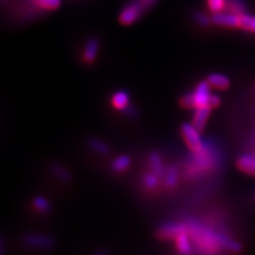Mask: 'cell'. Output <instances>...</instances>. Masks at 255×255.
Returning a JSON list of instances; mask_svg holds the SVG:
<instances>
[{
  "label": "cell",
  "instance_id": "27",
  "mask_svg": "<svg viewBox=\"0 0 255 255\" xmlns=\"http://www.w3.org/2000/svg\"><path fill=\"white\" fill-rule=\"evenodd\" d=\"M3 1H5V0H3Z\"/></svg>",
  "mask_w": 255,
  "mask_h": 255
},
{
  "label": "cell",
  "instance_id": "12",
  "mask_svg": "<svg viewBox=\"0 0 255 255\" xmlns=\"http://www.w3.org/2000/svg\"><path fill=\"white\" fill-rule=\"evenodd\" d=\"M245 31L255 32V16L247 13L239 15V27Z\"/></svg>",
  "mask_w": 255,
  "mask_h": 255
},
{
  "label": "cell",
  "instance_id": "19",
  "mask_svg": "<svg viewBox=\"0 0 255 255\" xmlns=\"http://www.w3.org/2000/svg\"><path fill=\"white\" fill-rule=\"evenodd\" d=\"M228 0H207V5L213 13L222 12L227 9Z\"/></svg>",
  "mask_w": 255,
  "mask_h": 255
},
{
  "label": "cell",
  "instance_id": "4",
  "mask_svg": "<svg viewBox=\"0 0 255 255\" xmlns=\"http://www.w3.org/2000/svg\"><path fill=\"white\" fill-rule=\"evenodd\" d=\"M182 136L184 138L187 147L194 153L199 152L204 147V143L200 136V131H198L191 124H184L181 128Z\"/></svg>",
  "mask_w": 255,
  "mask_h": 255
},
{
  "label": "cell",
  "instance_id": "26",
  "mask_svg": "<svg viewBox=\"0 0 255 255\" xmlns=\"http://www.w3.org/2000/svg\"><path fill=\"white\" fill-rule=\"evenodd\" d=\"M139 1L141 2V4L143 5L145 9H148V7H150L151 5H153L155 3L156 0H139Z\"/></svg>",
  "mask_w": 255,
  "mask_h": 255
},
{
  "label": "cell",
  "instance_id": "6",
  "mask_svg": "<svg viewBox=\"0 0 255 255\" xmlns=\"http://www.w3.org/2000/svg\"><path fill=\"white\" fill-rule=\"evenodd\" d=\"M212 22L217 26L228 27V28H238L239 27V15L231 12H218L213 13Z\"/></svg>",
  "mask_w": 255,
  "mask_h": 255
},
{
  "label": "cell",
  "instance_id": "7",
  "mask_svg": "<svg viewBox=\"0 0 255 255\" xmlns=\"http://www.w3.org/2000/svg\"><path fill=\"white\" fill-rule=\"evenodd\" d=\"M186 231L187 226L183 225V223H167L158 230V236L162 239H174Z\"/></svg>",
  "mask_w": 255,
  "mask_h": 255
},
{
  "label": "cell",
  "instance_id": "22",
  "mask_svg": "<svg viewBox=\"0 0 255 255\" xmlns=\"http://www.w3.org/2000/svg\"><path fill=\"white\" fill-rule=\"evenodd\" d=\"M195 19L199 23V25L204 26V27L210 26V23L212 22V18L209 17L207 15H205L204 13H201V12H197L195 14Z\"/></svg>",
  "mask_w": 255,
  "mask_h": 255
},
{
  "label": "cell",
  "instance_id": "24",
  "mask_svg": "<svg viewBox=\"0 0 255 255\" xmlns=\"http://www.w3.org/2000/svg\"><path fill=\"white\" fill-rule=\"evenodd\" d=\"M92 146L93 148H95L97 151H99V152H102V153H106L109 151V148L105 145V143H102L101 141H98V140H93L92 142Z\"/></svg>",
  "mask_w": 255,
  "mask_h": 255
},
{
  "label": "cell",
  "instance_id": "2",
  "mask_svg": "<svg viewBox=\"0 0 255 255\" xmlns=\"http://www.w3.org/2000/svg\"><path fill=\"white\" fill-rule=\"evenodd\" d=\"M211 85L209 82H200L193 93L185 95L181 99V105L190 110H196L200 108H210V98H211ZM211 109V108H210Z\"/></svg>",
  "mask_w": 255,
  "mask_h": 255
},
{
  "label": "cell",
  "instance_id": "11",
  "mask_svg": "<svg viewBox=\"0 0 255 255\" xmlns=\"http://www.w3.org/2000/svg\"><path fill=\"white\" fill-rule=\"evenodd\" d=\"M207 82H209L211 87H214L216 90H227L230 86V80L228 77L221 74L210 75L207 78Z\"/></svg>",
  "mask_w": 255,
  "mask_h": 255
},
{
  "label": "cell",
  "instance_id": "3",
  "mask_svg": "<svg viewBox=\"0 0 255 255\" xmlns=\"http://www.w3.org/2000/svg\"><path fill=\"white\" fill-rule=\"evenodd\" d=\"M214 164H215V158L212 155L211 150L209 147H206L204 145L202 150L195 153L194 161L190 164V167H189V172L193 174L202 173L203 171L210 170L212 167H214Z\"/></svg>",
  "mask_w": 255,
  "mask_h": 255
},
{
  "label": "cell",
  "instance_id": "5",
  "mask_svg": "<svg viewBox=\"0 0 255 255\" xmlns=\"http://www.w3.org/2000/svg\"><path fill=\"white\" fill-rule=\"evenodd\" d=\"M143 10H145V7H143L139 0L138 1H133L130 4H128L122 11L121 15H119V21L126 26L132 25L133 22L140 17Z\"/></svg>",
  "mask_w": 255,
  "mask_h": 255
},
{
  "label": "cell",
  "instance_id": "21",
  "mask_svg": "<svg viewBox=\"0 0 255 255\" xmlns=\"http://www.w3.org/2000/svg\"><path fill=\"white\" fill-rule=\"evenodd\" d=\"M143 184L149 189H153L158 184V175H156L153 172L147 173L145 175V179H143Z\"/></svg>",
  "mask_w": 255,
  "mask_h": 255
},
{
  "label": "cell",
  "instance_id": "25",
  "mask_svg": "<svg viewBox=\"0 0 255 255\" xmlns=\"http://www.w3.org/2000/svg\"><path fill=\"white\" fill-rule=\"evenodd\" d=\"M219 105H220V98L218 97V96L212 94L211 98H210V103H209V106H210L211 110H212V109H215V108H217Z\"/></svg>",
  "mask_w": 255,
  "mask_h": 255
},
{
  "label": "cell",
  "instance_id": "16",
  "mask_svg": "<svg viewBox=\"0 0 255 255\" xmlns=\"http://www.w3.org/2000/svg\"><path fill=\"white\" fill-rule=\"evenodd\" d=\"M97 51H98V42L93 38L86 45L85 51H84V60L86 62H92L95 59L96 54H97Z\"/></svg>",
  "mask_w": 255,
  "mask_h": 255
},
{
  "label": "cell",
  "instance_id": "8",
  "mask_svg": "<svg viewBox=\"0 0 255 255\" xmlns=\"http://www.w3.org/2000/svg\"><path fill=\"white\" fill-rule=\"evenodd\" d=\"M211 113V109L210 108H200V109H196L195 113L193 116V125L198 131L202 132L204 130V127L206 125L207 119H209Z\"/></svg>",
  "mask_w": 255,
  "mask_h": 255
},
{
  "label": "cell",
  "instance_id": "14",
  "mask_svg": "<svg viewBox=\"0 0 255 255\" xmlns=\"http://www.w3.org/2000/svg\"><path fill=\"white\" fill-rule=\"evenodd\" d=\"M149 164L151 167V170H152L153 173H155L158 177L164 173V166L162 158L157 153H152L149 157Z\"/></svg>",
  "mask_w": 255,
  "mask_h": 255
},
{
  "label": "cell",
  "instance_id": "10",
  "mask_svg": "<svg viewBox=\"0 0 255 255\" xmlns=\"http://www.w3.org/2000/svg\"><path fill=\"white\" fill-rule=\"evenodd\" d=\"M237 167L242 171L255 175V155L244 154L237 159Z\"/></svg>",
  "mask_w": 255,
  "mask_h": 255
},
{
  "label": "cell",
  "instance_id": "23",
  "mask_svg": "<svg viewBox=\"0 0 255 255\" xmlns=\"http://www.w3.org/2000/svg\"><path fill=\"white\" fill-rule=\"evenodd\" d=\"M34 203H35L36 209L39 210V211L46 212V211L49 210V204H48V203L44 200V199H42V198H36Z\"/></svg>",
  "mask_w": 255,
  "mask_h": 255
},
{
  "label": "cell",
  "instance_id": "20",
  "mask_svg": "<svg viewBox=\"0 0 255 255\" xmlns=\"http://www.w3.org/2000/svg\"><path fill=\"white\" fill-rule=\"evenodd\" d=\"M166 184L168 187H173L178 182V168L175 166H172L166 174Z\"/></svg>",
  "mask_w": 255,
  "mask_h": 255
},
{
  "label": "cell",
  "instance_id": "15",
  "mask_svg": "<svg viewBox=\"0 0 255 255\" xmlns=\"http://www.w3.org/2000/svg\"><path fill=\"white\" fill-rule=\"evenodd\" d=\"M227 10L238 15L244 14L246 13V3L244 2V0H228Z\"/></svg>",
  "mask_w": 255,
  "mask_h": 255
},
{
  "label": "cell",
  "instance_id": "1",
  "mask_svg": "<svg viewBox=\"0 0 255 255\" xmlns=\"http://www.w3.org/2000/svg\"><path fill=\"white\" fill-rule=\"evenodd\" d=\"M187 232L197 248L203 253H219L223 248L221 245V234L213 232L212 230L204 228L198 222H189Z\"/></svg>",
  "mask_w": 255,
  "mask_h": 255
},
{
  "label": "cell",
  "instance_id": "18",
  "mask_svg": "<svg viewBox=\"0 0 255 255\" xmlns=\"http://www.w3.org/2000/svg\"><path fill=\"white\" fill-rule=\"evenodd\" d=\"M34 3L44 10H55L61 5V0H34Z\"/></svg>",
  "mask_w": 255,
  "mask_h": 255
},
{
  "label": "cell",
  "instance_id": "17",
  "mask_svg": "<svg viewBox=\"0 0 255 255\" xmlns=\"http://www.w3.org/2000/svg\"><path fill=\"white\" fill-rule=\"evenodd\" d=\"M129 165H130V158L126 155H122L115 159L112 168H113V170L116 172H122L125 169H127L128 167H129Z\"/></svg>",
  "mask_w": 255,
  "mask_h": 255
},
{
  "label": "cell",
  "instance_id": "13",
  "mask_svg": "<svg viewBox=\"0 0 255 255\" xmlns=\"http://www.w3.org/2000/svg\"><path fill=\"white\" fill-rule=\"evenodd\" d=\"M112 105L117 110H126L129 105V96L125 92L116 93L112 98Z\"/></svg>",
  "mask_w": 255,
  "mask_h": 255
},
{
  "label": "cell",
  "instance_id": "9",
  "mask_svg": "<svg viewBox=\"0 0 255 255\" xmlns=\"http://www.w3.org/2000/svg\"><path fill=\"white\" fill-rule=\"evenodd\" d=\"M175 247H177V250L182 254H189L193 252V242H191V238L188 234V232H183L179 236L174 238Z\"/></svg>",
  "mask_w": 255,
  "mask_h": 255
}]
</instances>
